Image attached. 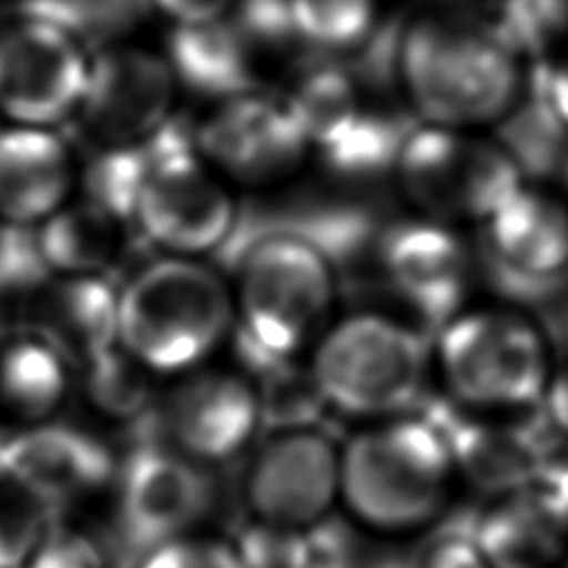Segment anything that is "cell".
Segmentation results:
<instances>
[{
	"label": "cell",
	"mask_w": 568,
	"mask_h": 568,
	"mask_svg": "<svg viewBox=\"0 0 568 568\" xmlns=\"http://www.w3.org/2000/svg\"><path fill=\"white\" fill-rule=\"evenodd\" d=\"M438 368L456 404L486 414L541 404L554 376L546 333L514 311L456 316L438 331Z\"/></svg>",
	"instance_id": "cell-6"
},
{
	"label": "cell",
	"mask_w": 568,
	"mask_h": 568,
	"mask_svg": "<svg viewBox=\"0 0 568 568\" xmlns=\"http://www.w3.org/2000/svg\"><path fill=\"white\" fill-rule=\"evenodd\" d=\"M179 85L165 55L131 43L105 45L91 55L73 119L95 151L143 143L173 123Z\"/></svg>",
	"instance_id": "cell-9"
},
{
	"label": "cell",
	"mask_w": 568,
	"mask_h": 568,
	"mask_svg": "<svg viewBox=\"0 0 568 568\" xmlns=\"http://www.w3.org/2000/svg\"><path fill=\"white\" fill-rule=\"evenodd\" d=\"M236 219V201L201 155L195 135L175 121L165 125L131 215L141 236L165 256L199 258L229 241Z\"/></svg>",
	"instance_id": "cell-7"
},
{
	"label": "cell",
	"mask_w": 568,
	"mask_h": 568,
	"mask_svg": "<svg viewBox=\"0 0 568 568\" xmlns=\"http://www.w3.org/2000/svg\"><path fill=\"white\" fill-rule=\"evenodd\" d=\"M396 173L408 199L434 221H488L524 189V173L501 143L440 125L414 129Z\"/></svg>",
	"instance_id": "cell-8"
},
{
	"label": "cell",
	"mask_w": 568,
	"mask_h": 568,
	"mask_svg": "<svg viewBox=\"0 0 568 568\" xmlns=\"http://www.w3.org/2000/svg\"><path fill=\"white\" fill-rule=\"evenodd\" d=\"M125 221L91 199L68 201L33 229L38 258L51 276H105L125 248Z\"/></svg>",
	"instance_id": "cell-20"
},
{
	"label": "cell",
	"mask_w": 568,
	"mask_h": 568,
	"mask_svg": "<svg viewBox=\"0 0 568 568\" xmlns=\"http://www.w3.org/2000/svg\"><path fill=\"white\" fill-rule=\"evenodd\" d=\"M135 568H246L236 546H229L213 538L185 536L179 541L153 548Z\"/></svg>",
	"instance_id": "cell-32"
},
{
	"label": "cell",
	"mask_w": 568,
	"mask_h": 568,
	"mask_svg": "<svg viewBox=\"0 0 568 568\" xmlns=\"http://www.w3.org/2000/svg\"><path fill=\"white\" fill-rule=\"evenodd\" d=\"M205 466L163 444H141L115 471V526L129 556L141 561L153 548L193 536L213 508Z\"/></svg>",
	"instance_id": "cell-10"
},
{
	"label": "cell",
	"mask_w": 568,
	"mask_h": 568,
	"mask_svg": "<svg viewBox=\"0 0 568 568\" xmlns=\"http://www.w3.org/2000/svg\"><path fill=\"white\" fill-rule=\"evenodd\" d=\"M546 491L554 496V501L561 508V514L568 521V464H564L561 468H554V471L548 474Z\"/></svg>",
	"instance_id": "cell-37"
},
{
	"label": "cell",
	"mask_w": 568,
	"mask_h": 568,
	"mask_svg": "<svg viewBox=\"0 0 568 568\" xmlns=\"http://www.w3.org/2000/svg\"><path fill=\"white\" fill-rule=\"evenodd\" d=\"M73 366L38 336L6 341L0 351V406L8 414L45 424L65 404Z\"/></svg>",
	"instance_id": "cell-22"
},
{
	"label": "cell",
	"mask_w": 568,
	"mask_h": 568,
	"mask_svg": "<svg viewBox=\"0 0 568 568\" xmlns=\"http://www.w3.org/2000/svg\"><path fill=\"white\" fill-rule=\"evenodd\" d=\"M410 133L414 125L400 115L364 105L354 123L318 153L341 179H378L386 171L398 169Z\"/></svg>",
	"instance_id": "cell-25"
},
{
	"label": "cell",
	"mask_w": 568,
	"mask_h": 568,
	"mask_svg": "<svg viewBox=\"0 0 568 568\" xmlns=\"http://www.w3.org/2000/svg\"><path fill=\"white\" fill-rule=\"evenodd\" d=\"M233 321V291L199 258L151 261L119 288V346L153 376L193 374Z\"/></svg>",
	"instance_id": "cell-3"
},
{
	"label": "cell",
	"mask_w": 568,
	"mask_h": 568,
	"mask_svg": "<svg viewBox=\"0 0 568 568\" xmlns=\"http://www.w3.org/2000/svg\"><path fill=\"white\" fill-rule=\"evenodd\" d=\"M53 516L45 504L0 474V568H26Z\"/></svg>",
	"instance_id": "cell-30"
},
{
	"label": "cell",
	"mask_w": 568,
	"mask_h": 568,
	"mask_svg": "<svg viewBox=\"0 0 568 568\" xmlns=\"http://www.w3.org/2000/svg\"><path fill=\"white\" fill-rule=\"evenodd\" d=\"M163 444L201 466L225 464L246 448L263 424L258 386L231 371L189 374L155 404Z\"/></svg>",
	"instance_id": "cell-14"
},
{
	"label": "cell",
	"mask_w": 568,
	"mask_h": 568,
	"mask_svg": "<svg viewBox=\"0 0 568 568\" xmlns=\"http://www.w3.org/2000/svg\"><path fill=\"white\" fill-rule=\"evenodd\" d=\"M418 568H491L476 536L446 534L434 538L418 556Z\"/></svg>",
	"instance_id": "cell-33"
},
{
	"label": "cell",
	"mask_w": 568,
	"mask_h": 568,
	"mask_svg": "<svg viewBox=\"0 0 568 568\" xmlns=\"http://www.w3.org/2000/svg\"><path fill=\"white\" fill-rule=\"evenodd\" d=\"M541 406L548 420H551V426L568 440V364L554 371Z\"/></svg>",
	"instance_id": "cell-36"
},
{
	"label": "cell",
	"mask_w": 568,
	"mask_h": 568,
	"mask_svg": "<svg viewBox=\"0 0 568 568\" xmlns=\"http://www.w3.org/2000/svg\"><path fill=\"white\" fill-rule=\"evenodd\" d=\"M91 71L88 48L63 28L21 13L0 28V119L8 125H53L73 119Z\"/></svg>",
	"instance_id": "cell-11"
},
{
	"label": "cell",
	"mask_w": 568,
	"mask_h": 568,
	"mask_svg": "<svg viewBox=\"0 0 568 568\" xmlns=\"http://www.w3.org/2000/svg\"><path fill=\"white\" fill-rule=\"evenodd\" d=\"M85 394L101 414L121 420L145 418L153 408L151 371L125 354L121 346L83 366Z\"/></svg>",
	"instance_id": "cell-27"
},
{
	"label": "cell",
	"mask_w": 568,
	"mask_h": 568,
	"mask_svg": "<svg viewBox=\"0 0 568 568\" xmlns=\"http://www.w3.org/2000/svg\"><path fill=\"white\" fill-rule=\"evenodd\" d=\"M428 361V344L416 326L381 313H354L326 328L308 371L326 406L384 420L406 416L424 396Z\"/></svg>",
	"instance_id": "cell-5"
},
{
	"label": "cell",
	"mask_w": 568,
	"mask_h": 568,
	"mask_svg": "<svg viewBox=\"0 0 568 568\" xmlns=\"http://www.w3.org/2000/svg\"><path fill=\"white\" fill-rule=\"evenodd\" d=\"M283 98L306 133L311 149L318 151L344 133L364 111L356 78L328 61L303 68Z\"/></svg>",
	"instance_id": "cell-23"
},
{
	"label": "cell",
	"mask_w": 568,
	"mask_h": 568,
	"mask_svg": "<svg viewBox=\"0 0 568 568\" xmlns=\"http://www.w3.org/2000/svg\"><path fill=\"white\" fill-rule=\"evenodd\" d=\"M21 3H28V0H21Z\"/></svg>",
	"instance_id": "cell-38"
},
{
	"label": "cell",
	"mask_w": 568,
	"mask_h": 568,
	"mask_svg": "<svg viewBox=\"0 0 568 568\" xmlns=\"http://www.w3.org/2000/svg\"><path fill=\"white\" fill-rule=\"evenodd\" d=\"M488 31L514 55L544 61L568 33V0H504Z\"/></svg>",
	"instance_id": "cell-29"
},
{
	"label": "cell",
	"mask_w": 568,
	"mask_h": 568,
	"mask_svg": "<svg viewBox=\"0 0 568 568\" xmlns=\"http://www.w3.org/2000/svg\"><path fill=\"white\" fill-rule=\"evenodd\" d=\"M173 28H203L236 13L241 0H149Z\"/></svg>",
	"instance_id": "cell-34"
},
{
	"label": "cell",
	"mask_w": 568,
	"mask_h": 568,
	"mask_svg": "<svg viewBox=\"0 0 568 568\" xmlns=\"http://www.w3.org/2000/svg\"><path fill=\"white\" fill-rule=\"evenodd\" d=\"M193 135L215 171L246 185L286 179L311 149L286 98L261 91L219 101Z\"/></svg>",
	"instance_id": "cell-13"
},
{
	"label": "cell",
	"mask_w": 568,
	"mask_h": 568,
	"mask_svg": "<svg viewBox=\"0 0 568 568\" xmlns=\"http://www.w3.org/2000/svg\"><path fill=\"white\" fill-rule=\"evenodd\" d=\"M378 278L418 321L440 331L462 316L471 261L464 243L434 219L394 223L381 239Z\"/></svg>",
	"instance_id": "cell-15"
},
{
	"label": "cell",
	"mask_w": 568,
	"mask_h": 568,
	"mask_svg": "<svg viewBox=\"0 0 568 568\" xmlns=\"http://www.w3.org/2000/svg\"><path fill=\"white\" fill-rule=\"evenodd\" d=\"M293 38L318 51H344L371 38L376 0H286Z\"/></svg>",
	"instance_id": "cell-26"
},
{
	"label": "cell",
	"mask_w": 568,
	"mask_h": 568,
	"mask_svg": "<svg viewBox=\"0 0 568 568\" xmlns=\"http://www.w3.org/2000/svg\"><path fill=\"white\" fill-rule=\"evenodd\" d=\"M115 458L88 430L36 424L0 438V474L55 514L115 481Z\"/></svg>",
	"instance_id": "cell-16"
},
{
	"label": "cell",
	"mask_w": 568,
	"mask_h": 568,
	"mask_svg": "<svg viewBox=\"0 0 568 568\" xmlns=\"http://www.w3.org/2000/svg\"><path fill=\"white\" fill-rule=\"evenodd\" d=\"M531 85L538 88L551 111L568 125V55L538 61Z\"/></svg>",
	"instance_id": "cell-35"
},
{
	"label": "cell",
	"mask_w": 568,
	"mask_h": 568,
	"mask_svg": "<svg viewBox=\"0 0 568 568\" xmlns=\"http://www.w3.org/2000/svg\"><path fill=\"white\" fill-rule=\"evenodd\" d=\"M338 273L316 243L293 231L258 236L236 271V348L253 376L296 361L326 333Z\"/></svg>",
	"instance_id": "cell-2"
},
{
	"label": "cell",
	"mask_w": 568,
	"mask_h": 568,
	"mask_svg": "<svg viewBox=\"0 0 568 568\" xmlns=\"http://www.w3.org/2000/svg\"><path fill=\"white\" fill-rule=\"evenodd\" d=\"M456 484L454 454L434 420H374L341 446V504L376 534L406 536L434 526Z\"/></svg>",
	"instance_id": "cell-1"
},
{
	"label": "cell",
	"mask_w": 568,
	"mask_h": 568,
	"mask_svg": "<svg viewBox=\"0 0 568 568\" xmlns=\"http://www.w3.org/2000/svg\"><path fill=\"white\" fill-rule=\"evenodd\" d=\"M26 568H108V558L95 538L53 521Z\"/></svg>",
	"instance_id": "cell-31"
},
{
	"label": "cell",
	"mask_w": 568,
	"mask_h": 568,
	"mask_svg": "<svg viewBox=\"0 0 568 568\" xmlns=\"http://www.w3.org/2000/svg\"><path fill=\"white\" fill-rule=\"evenodd\" d=\"M398 75L430 125L504 119L521 98L516 55L486 28L428 18L400 33Z\"/></svg>",
	"instance_id": "cell-4"
},
{
	"label": "cell",
	"mask_w": 568,
	"mask_h": 568,
	"mask_svg": "<svg viewBox=\"0 0 568 568\" xmlns=\"http://www.w3.org/2000/svg\"><path fill=\"white\" fill-rule=\"evenodd\" d=\"M75 163L53 129H0V223L33 231L71 201Z\"/></svg>",
	"instance_id": "cell-17"
},
{
	"label": "cell",
	"mask_w": 568,
	"mask_h": 568,
	"mask_svg": "<svg viewBox=\"0 0 568 568\" xmlns=\"http://www.w3.org/2000/svg\"><path fill=\"white\" fill-rule=\"evenodd\" d=\"M474 536L491 568H561L568 556V521L546 486L498 496Z\"/></svg>",
	"instance_id": "cell-19"
},
{
	"label": "cell",
	"mask_w": 568,
	"mask_h": 568,
	"mask_svg": "<svg viewBox=\"0 0 568 568\" xmlns=\"http://www.w3.org/2000/svg\"><path fill=\"white\" fill-rule=\"evenodd\" d=\"M246 501L258 526L276 531L326 521L341 501V448L313 426L278 430L251 466Z\"/></svg>",
	"instance_id": "cell-12"
},
{
	"label": "cell",
	"mask_w": 568,
	"mask_h": 568,
	"mask_svg": "<svg viewBox=\"0 0 568 568\" xmlns=\"http://www.w3.org/2000/svg\"><path fill=\"white\" fill-rule=\"evenodd\" d=\"M498 143L524 175L568 179V125L551 111L536 85L504 115Z\"/></svg>",
	"instance_id": "cell-24"
},
{
	"label": "cell",
	"mask_w": 568,
	"mask_h": 568,
	"mask_svg": "<svg viewBox=\"0 0 568 568\" xmlns=\"http://www.w3.org/2000/svg\"><path fill=\"white\" fill-rule=\"evenodd\" d=\"M73 368L119 346V288L105 276H51L38 296L31 333Z\"/></svg>",
	"instance_id": "cell-18"
},
{
	"label": "cell",
	"mask_w": 568,
	"mask_h": 568,
	"mask_svg": "<svg viewBox=\"0 0 568 568\" xmlns=\"http://www.w3.org/2000/svg\"><path fill=\"white\" fill-rule=\"evenodd\" d=\"M149 0H28L21 13L43 18L75 36L85 48L101 41V48L113 45V38L131 31ZM98 48V51H101Z\"/></svg>",
	"instance_id": "cell-28"
},
{
	"label": "cell",
	"mask_w": 568,
	"mask_h": 568,
	"mask_svg": "<svg viewBox=\"0 0 568 568\" xmlns=\"http://www.w3.org/2000/svg\"><path fill=\"white\" fill-rule=\"evenodd\" d=\"M436 426L448 440L458 478L478 488L504 496L528 488L536 476H541V448L518 426L481 418L450 428Z\"/></svg>",
	"instance_id": "cell-21"
}]
</instances>
